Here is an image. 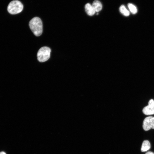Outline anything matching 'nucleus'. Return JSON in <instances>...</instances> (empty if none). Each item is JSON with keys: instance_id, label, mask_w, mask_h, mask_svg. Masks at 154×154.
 <instances>
[{"instance_id": "1", "label": "nucleus", "mask_w": 154, "mask_h": 154, "mask_svg": "<svg viewBox=\"0 0 154 154\" xmlns=\"http://www.w3.org/2000/svg\"><path fill=\"white\" fill-rule=\"evenodd\" d=\"M30 28L36 36H40L42 32V24L41 19L38 17H35L29 21Z\"/></svg>"}, {"instance_id": "2", "label": "nucleus", "mask_w": 154, "mask_h": 154, "mask_svg": "<svg viewBox=\"0 0 154 154\" xmlns=\"http://www.w3.org/2000/svg\"><path fill=\"white\" fill-rule=\"evenodd\" d=\"M22 3L18 0H14L11 2L8 5L7 9L11 14H18L22 11L23 9Z\"/></svg>"}, {"instance_id": "3", "label": "nucleus", "mask_w": 154, "mask_h": 154, "mask_svg": "<svg viewBox=\"0 0 154 154\" xmlns=\"http://www.w3.org/2000/svg\"><path fill=\"white\" fill-rule=\"evenodd\" d=\"M50 49L48 47L43 46L41 48L37 53L38 60L40 62L47 61L50 58Z\"/></svg>"}, {"instance_id": "4", "label": "nucleus", "mask_w": 154, "mask_h": 154, "mask_svg": "<svg viewBox=\"0 0 154 154\" xmlns=\"http://www.w3.org/2000/svg\"><path fill=\"white\" fill-rule=\"evenodd\" d=\"M143 127L145 131L154 129V117L150 116L145 118L143 122Z\"/></svg>"}, {"instance_id": "5", "label": "nucleus", "mask_w": 154, "mask_h": 154, "mask_svg": "<svg viewBox=\"0 0 154 154\" xmlns=\"http://www.w3.org/2000/svg\"><path fill=\"white\" fill-rule=\"evenodd\" d=\"M143 112L146 115L154 114V101L150 100L148 102V105L145 107L143 109Z\"/></svg>"}, {"instance_id": "6", "label": "nucleus", "mask_w": 154, "mask_h": 154, "mask_svg": "<svg viewBox=\"0 0 154 154\" xmlns=\"http://www.w3.org/2000/svg\"><path fill=\"white\" fill-rule=\"evenodd\" d=\"M85 11L89 15H93L96 12L92 6L89 3H87L85 5Z\"/></svg>"}, {"instance_id": "7", "label": "nucleus", "mask_w": 154, "mask_h": 154, "mask_svg": "<svg viewBox=\"0 0 154 154\" xmlns=\"http://www.w3.org/2000/svg\"><path fill=\"white\" fill-rule=\"evenodd\" d=\"M96 12H98L102 8V5L101 3L98 0L94 1L92 5Z\"/></svg>"}, {"instance_id": "8", "label": "nucleus", "mask_w": 154, "mask_h": 154, "mask_svg": "<svg viewBox=\"0 0 154 154\" xmlns=\"http://www.w3.org/2000/svg\"><path fill=\"white\" fill-rule=\"evenodd\" d=\"M151 147V145L149 141L148 140L144 141L142 144L141 151L142 152L147 151Z\"/></svg>"}, {"instance_id": "9", "label": "nucleus", "mask_w": 154, "mask_h": 154, "mask_svg": "<svg viewBox=\"0 0 154 154\" xmlns=\"http://www.w3.org/2000/svg\"><path fill=\"white\" fill-rule=\"evenodd\" d=\"M119 11L125 16H128L129 15V11L126 9L124 5H122L120 7Z\"/></svg>"}, {"instance_id": "10", "label": "nucleus", "mask_w": 154, "mask_h": 154, "mask_svg": "<svg viewBox=\"0 0 154 154\" xmlns=\"http://www.w3.org/2000/svg\"><path fill=\"white\" fill-rule=\"evenodd\" d=\"M128 7L131 13L133 14H135L137 12V9L136 7L131 3H129Z\"/></svg>"}, {"instance_id": "11", "label": "nucleus", "mask_w": 154, "mask_h": 154, "mask_svg": "<svg viewBox=\"0 0 154 154\" xmlns=\"http://www.w3.org/2000/svg\"><path fill=\"white\" fill-rule=\"evenodd\" d=\"M145 154H154V153L150 151L147 152Z\"/></svg>"}, {"instance_id": "12", "label": "nucleus", "mask_w": 154, "mask_h": 154, "mask_svg": "<svg viewBox=\"0 0 154 154\" xmlns=\"http://www.w3.org/2000/svg\"><path fill=\"white\" fill-rule=\"evenodd\" d=\"M0 154H6V153L3 151L0 152Z\"/></svg>"}]
</instances>
